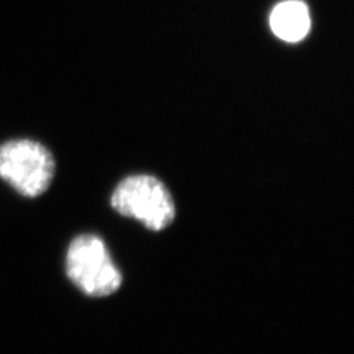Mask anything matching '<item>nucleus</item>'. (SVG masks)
Wrapping results in <instances>:
<instances>
[{"label": "nucleus", "instance_id": "4", "mask_svg": "<svg viewBox=\"0 0 354 354\" xmlns=\"http://www.w3.org/2000/svg\"><path fill=\"white\" fill-rule=\"evenodd\" d=\"M269 26L273 35L286 43L304 40L312 28L308 5L304 0H282L273 6Z\"/></svg>", "mask_w": 354, "mask_h": 354}, {"label": "nucleus", "instance_id": "2", "mask_svg": "<svg viewBox=\"0 0 354 354\" xmlns=\"http://www.w3.org/2000/svg\"><path fill=\"white\" fill-rule=\"evenodd\" d=\"M65 268L71 282L91 297L114 294L123 282L105 241L97 235L77 236L66 251Z\"/></svg>", "mask_w": 354, "mask_h": 354}, {"label": "nucleus", "instance_id": "3", "mask_svg": "<svg viewBox=\"0 0 354 354\" xmlns=\"http://www.w3.org/2000/svg\"><path fill=\"white\" fill-rule=\"evenodd\" d=\"M55 169L53 155L40 142L15 139L0 147V177L21 195L36 198L46 192Z\"/></svg>", "mask_w": 354, "mask_h": 354}, {"label": "nucleus", "instance_id": "1", "mask_svg": "<svg viewBox=\"0 0 354 354\" xmlns=\"http://www.w3.org/2000/svg\"><path fill=\"white\" fill-rule=\"evenodd\" d=\"M111 207L153 232L164 230L176 217L174 199L167 186L151 174H131L121 180L111 195Z\"/></svg>", "mask_w": 354, "mask_h": 354}]
</instances>
